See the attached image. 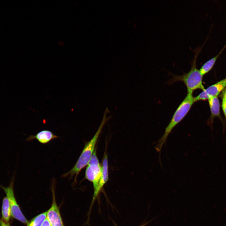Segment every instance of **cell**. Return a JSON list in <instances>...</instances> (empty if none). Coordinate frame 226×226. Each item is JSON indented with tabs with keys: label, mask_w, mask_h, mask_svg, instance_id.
I'll use <instances>...</instances> for the list:
<instances>
[{
	"label": "cell",
	"mask_w": 226,
	"mask_h": 226,
	"mask_svg": "<svg viewBox=\"0 0 226 226\" xmlns=\"http://www.w3.org/2000/svg\"><path fill=\"white\" fill-rule=\"evenodd\" d=\"M109 111L106 108L100 124L92 138L86 143L79 157L76 164L68 172L63 175V177L70 176L71 178L75 175L74 182L76 181L77 177L81 170L88 164L94 149L95 145L102 129L107 121L110 119L112 116L106 117L107 113Z\"/></svg>",
	"instance_id": "6da1fadb"
},
{
	"label": "cell",
	"mask_w": 226,
	"mask_h": 226,
	"mask_svg": "<svg viewBox=\"0 0 226 226\" xmlns=\"http://www.w3.org/2000/svg\"><path fill=\"white\" fill-rule=\"evenodd\" d=\"M203 45L201 47H197L193 50L195 55L191 62V67L190 71L181 75L172 74V78L169 81V83L171 84L177 81L182 82L185 84L187 92L193 93L194 91L197 89H201L202 91L205 89L202 82L203 76L196 67L197 57Z\"/></svg>",
	"instance_id": "7a4b0ae2"
},
{
	"label": "cell",
	"mask_w": 226,
	"mask_h": 226,
	"mask_svg": "<svg viewBox=\"0 0 226 226\" xmlns=\"http://www.w3.org/2000/svg\"><path fill=\"white\" fill-rule=\"evenodd\" d=\"M195 102L192 92H187V94L174 112L169 124L166 127L164 133L155 147L157 152H160L162 147L172 129L185 117Z\"/></svg>",
	"instance_id": "3957f363"
},
{
	"label": "cell",
	"mask_w": 226,
	"mask_h": 226,
	"mask_svg": "<svg viewBox=\"0 0 226 226\" xmlns=\"http://www.w3.org/2000/svg\"><path fill=\"white\" fill-rule=\"evenodd\" d=\"M14 179V175L11 180L8 186L5 187L0 184V187L3 190L8 200L11 216L21 223L28 224V221L22 212L14 195L13 186Z\"/></svg>",
	"instance_id": "277c9868"
},
{
	"label": "cell",
	"mask_w": 226,
	"mask_h": 226,
	"mask_svg": "<svg viewBox=\"0 0 226 226\" xmlns=\"http://www.w3.org/2000/svg\"><path fill=\"white\" fill-rule=\"evenodd\" d=\"M102 174V166L97 157L95 149L88 164L85 172L86 179L93 183L94 190L98 186Z\"/></svg>",
	"instance_id": "5b68a950"
},
{
	"label": "cell",
	"mask_w": 226,
	"mask_h": 226,
	"mask_svg": "<svg viewBox=\"0 0 226 226\" xmlns=\"http://www.w3.org/2000/svg\"><path fill=\"white\" fill-rule=\"evenodd\" d=\"M226 87V78L209 86L194 97L195 102L206 100L211 97L218 96Z\"/></svg>",
	"instance_id": "8992f818"
},
{
	"label": "cell",
	"mask_w": 226,
	"mask_h": 226,
	"mask_svg": "<svg viewBox=\"0 0 226 226\" xmlns=\"http://www.w3.org/2000/svg\"><path fill=\"white\" fill-rule=\"evenodd\" d=\"M108 161L107 155L105 153L102 165V174L100 181L96 189L94 190V194L92 200L90 210L92 206L98 196L100 192L103 189L104 186L108 181Z\"/></svg>",
	"instance_id": "52a82bcc"
},
{
	"label": "cell",
	"mask_w": 226,
	"mask_h": 226,
	"mask_svg": "<svg viewBox=\"0 0 226 226\" xmlns=\"http://www.w3.org/2000/svg\"><path fill=\"white\" fill-rule=\"evenodd\" d=\"M46 218L51 226H64L56 203L54 194L52 204L50 209L46 212Z\"/></svg>",
	"instance_id": "ba28073f"
},
{
	"label": "cell",
	"mask_w": 226,
	"mask_h": 226,
	"mask_svg": "<svg viewBox=\"0 0 226 226\" xmlns=\"http://www.w3.org/2000/svg\"><path fill=\"white\" fill-rule=\"evenodd\" d=\"M58 136L55 135L52 132L48 130H44L40 132L35 135H31L27 140H31L35 139L42 144H46L51 140L56 138Z\"/></svg>",
	"instance_id": "9c48e42d"
},
{
	"label": "cell",
	"mask_w": 226,
	"mask_h": 226,
	"mask_svg": "<svg viewBox=\"0 0 226 226\" xmlns=\"http://www.w3.org/2000/svg\"><path fill=\"white\" fill-rule=\"evenodd\" d=\"M226 47V45L218 54L207 61L202 65L199 71L203 76L207 73L212 69L218 57Z\"/></svg>",
	"instance_id": "30bf717a"
},
{
	"label": "cell",
	"mask_w": 226,
	"mask_h": 226,
	"mask_svg": "<svg viewBox=\"0 0 226 226\" xmlns=\"http://www.w3.org/2000/svg\"><path fill=\"white\" fill-rule=\"evenodd\" d=\"M210 110L211 116L213 117L220 116V102L218 96H213L207 100Z\"/></svg>",
	"instance_id": "8fae6325"
},
{
	"label": "cell",
	"mask_w": 226,
	"mask_h": 226,
	"mask_svg": "<svg viewBox=\"0 0 226 226\" xmlns=\"http://www.w3.org/2000/svg\"><path fill=\"white\" fill-rule=\"evenodd\" d=\"M2 215L3 220L8 223L9 221L11 214L9 201L7 196L3 198V200Z\"/></svg>",
	"instance_id": "7c38bea8"
},
{
	"label": "cell",
	"mask_w": 226,
	"mask_h": 226,
	"mask_svg": "<svg viewBox=\"0 0 226 226\" xmlns=\"http://www.w3.org/2000/svg\"><path fill=\"white\" fill-rule=\"evenodd\" d=\"M46 212L39 214L28 223L27 226H41L46 218Z\"/></svg>",
	"instance_id": "4fadbf2b"
},
{
	"label": "cell",
	"mask_w": 226,
	"mask_h": 226,
	"mask_svg": "<svg viewBox=\"0 0 226 226\" xmlns=\"http://www.w3.org/2000/svg\"><path fill=\"white\" fill-rule=\"evenodd\" d=\"M222 107L226 122V98H222Z\"/></svg>",
	"instance_id": "5bb4252c"
},
{
	"label": "cell",
	"mask_w": 226,
	"mask_h": 226,
	"mask_svg": "<svg viewBox=\"0 0 226 226\" xmlns=\"http://www.w3.org/2000/svg\"><path fill=\"white\" fill-rule=\"evenodd\" d=\"M41 226H51V225L48 219L46 218Z\"/></svg>",
	"instance_id": "9a60e30c"
},
{
	"label": "cell",
	"mask_w": 226,
	"mask_h": 226,
	"mask_svg": "<svg viewBox=\"0 0 226 226\" xmlns=\"http://www.w3.org/2000/svg\"><path fill=\"white\" fill-rule=\"evenodd\" d=\"M0 226H10L8 223L3 221V220H0Z\"/></svg>",
	"instance_id": "2e32d148"
},
{
	"label": "cell",
	"mask_w": 226,
	"mask_h": 226,
	"mask_svg": "<svg viewBox=\"0 0 226 226\" xmlns=\"http://www.w3.org/2000/svg\"><path fill=\"white\" fill-rule=\"evenodd\" d=\"M221 97L222 98H226V87L222 92Z\"/></svg>",
	"instance_id": "e0dca14e"
},
{
	"label": "cell",
	"mask_w": 226,
	"mask_h": 226,
	"mask_svg": "<svg viewBox=\"0 0 226 226\" xmlns=\"http://www.w3.org/2000/svg\"><path fill=\"white\" fill-rule=\"evenodd\" d=\"M150 221L147 222L145 223H143L141 225H140L139 226H145L149 222H150Z\"/></svg>",
	"instance_id": "ac0fdd59"
}]
</instances>
